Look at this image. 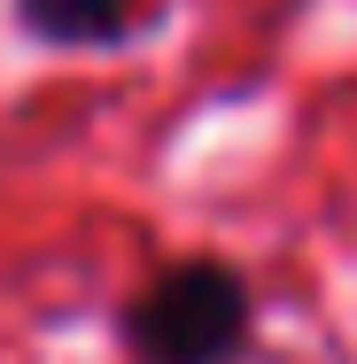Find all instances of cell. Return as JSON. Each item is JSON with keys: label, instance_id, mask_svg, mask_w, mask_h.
Wrapping results in <instances>:
<instances>
[{"label": "cell", "instance_id": "cell-1", "mask_svg": "<svg viewBox=\"0 0 357 364\" xmlns=\"http://www.w3.org/2000/svg\"><path fill=\"white\" fill-rule=\"evenodd\" d=\"M257 341V287L225 256H171L117 302L125 364H241Z\"/></svg>", "mask_w": 357, "mask_h": 364}, {"label": "cell", "instance_id": "cell-2", "mask_svg": "<svg viewBox=\"0 0 357 364\" xmlns=\"http://www.w3.org/2000/svg\"><path fill=\"white\" fill-rule=\"evenodd\" d=\"M16 31L47 55H125L155 31V0H8Z\"/></svg>", "mask_w": 357, "mask_h": 364}]
</instances>
